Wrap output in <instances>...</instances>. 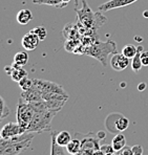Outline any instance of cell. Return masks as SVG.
<instances>
[{
    "label": "cell",
    "instance_id": "15",
    "mask_svg": "<svg viewBox=\"0 0 148 155\" xmlns=\"http://www.w3.org/2000/svg\"><path fill=\"white\" fill-rule=\"evenodd\" d=\"M39 42H40V39L34 33H32V31H29L27 34H25L21 39L22 46L27 51H34V49L37 48V46L39 45Z\"/></svg>",
    "mask_w": 148,
    "mask_h": 155
},
{
    "label": "cell",
    "instance_id": "13",
    "mask_svg": "<svg viewBox=\"0 0 148 155\" xmlns=\"http://www.w3.org/2000/svg\"><path fill=\"white\" fill-rule=\"evenodd\" d=\"M20 99L27 102V103H34V102L42 101L43 97H42V92L35 85H33L32 88L22 91Z\"/></svg>",
    "mask_w": 148,
    "mask_h": 155
},
{
    "label": "cell",
    "instance_id": "8",
    "mask_svg": "<svg viewBox=\"0 0 148 155\" xmlns=\"http://www.w3.org/2000/svg\"><path fill=\"white\" fill-rule=\"evenodd\" d=\"M43 100L46 103V106L49 110L53 111H60L62 109V107L64 106L66 101L68 100V94H61V93H47L43 92L42 93Z\"/></svg>",
    "mask_w": 148,
    "mask_h": 155
},
{
    "label": "cell",
    "instance_id": "23",
    "mask_svg": "<svg viewBox=\"0 0 148 155\" xmlns=\"http://www.w3.org/2000/svg\"><path fill=\"white\" fill-rule=\"evenodd\" d=\"M29 62V54L26 51H18L14 56V63L20 66H24Z\"/></svg>",
    "mask_w": 148,
    "mask_h": 155
},
{
    "label": "cell",
    "instance_id": "20",
    "mask_svg": "<svg viewBox=\"0 0 148 155\" xmlns=\"http://www.w3.org/2000/svg\"><path fill=\"white\" fill-rule=\"evenodd\" d=\"M143 51H144V48H143L142 45L138 46V51H136V56L131 59V68H133V70L135 72L140 71L141 68H142V66H143L142 60H141V54H142Z\"/></svg>",
    "mask_w": 148,
    "mask_h": 155
},
{
    "label": "cell",
    "instance_id": "36",
    "mask_svg": "<svg viewBox=\"0 0 148 155\" xmlns=\"http://www.w3.org/2000/svg\"><path fill=\"white\" fill-rule=\"evenodd\" d=\"M121 86L122 87H125V83H121Z\"/></svg>",
    "mask_w": 148,
    "mask_h": 155
},
{
    "label": "cell",
    "instance_id": "30",
    "mask_svg": "<svg viewBox=\"0 0 148 155\" xmlns=\"http://www.w3.org/2000/svg\"><path fill=\"white\" fill-rule=\"evenodd\" d=\"M97 136H98V138H99L100 140H104V138L106 137V132H104V131H99V132L97 133Z\"/></svg>",
    "mask_w": 148,
    "mask_h": 155
},
{
    "label": "cell",
    "instance_id": "9",
    "mask_svg": "<svg viewBox=\"0 0 148 155\" xmlns=\"http://www.w3.org/2000/svg\"><path fill=\"white\" fill-rule=\"evenodd\" d=\"M34 85L39 89L41 92H47V93H61V94H67V92L63 89L62 86L59 84L54 83L51 81H45V80L40 79H34Z\"/></svg>",
    "mask_w": 148,
    "mask_h": 155
},
{
    "label": "cell",
    "instance_id": "17",
    "mask_svg": "<svg viewBox=\"0 0 148 155\" xmlns=\"http://www.w3.org/2000/svg\"><path fill=\"white\" fill-rule=\"evenodd\" d=\"M33 20V14L29 10H20L17 14V22L21 25L29 24Z\"/></svg>",
    "mask_w": 148,
    "mask_h": 155
},
{
    "label": "cell",
    "instance_id": "38",
    "mask_svg": "<svg viewBox=\"0 0 148 155\" xmlns=\"http://www.w3.org/2000/svg\"><path fill=\"white\" fill-rule=\"evenodd\" d=\"M0 138H1V135H0Z\"/></svg>",
    "mask_w": 148,
    "mask_h": 155
},
{
    "label": "cell",
    "instance_id": "29",
    "mask_svg": "<svg viewBox=\"0 0 148 155\" xmlns=\"http://www.w3.org/2000/svg\"><path fill=\"white\" fill-rule=\"evenodd\" d=\"M141 60H142L143 66H148V51H142L141 54Z\"/></svg>",
    "mask_w": 148,
    "mask_h": 155
},
{
    "label": "cell",
    "instance_id": "6",
    "mask_svg": "<svg viewBox=\"0 0 148 155\" xmlns=\"http://www.w3.org/2000/svg\"><path fill=\"white\" fill-rule=\"evenodd\" d=\"M34 115V109L32 105L23 100L19 99V103L17 107V123L22 127V129L26 132V129L31 123Z\"/></svg>",
    "mask_w": 148,
    "mask_h": 155
},
{
    "label": "cell",
    "instance_id": "18",
    "mask_svg": "<svg viewBox=\"0 0 148 155\" xmlns=\"http://www.w3.org/2000/svg\"><path fill=\"white\" fill-rule=\"evenodd\" d=\"M72 140V135H70L69 132H67V131L57 132L56 131V142L59 146H61V147L65 148L68 143H70Z\"/></svg>",
    "mask_w": 148,
    "mask_h": 155
},
{
    "label": "cell",
    "instance_id": "27",
    "mask_svg": "<svg viewBox=\"0 0 148 155\" xmlns=\"http://www.w3.org/2000/svg\"><path fill=\"white\" fill-rule=\"evenodd\" d=\"M115 155H133V151H131L130 147H127V146H125L122 150L116 152Z\"/></svg>",
    "mask_w": 148,
    "mask_h": 155
},
{
    "label": "cell",
    "instance_id": "31",
    "mask_svg": "<svg viewBox=\"0 0 148 155\" xmlns=\"http://www.w3.org/2000/svg\"><path fill=\"white\" fill-rule=\"evenodd\" d=\"M8 114V110H2V109H0V120L5 117Z\"/></svg>",
    "mask_w": 148,
    "mask_h": 155
},
{
    "label": "cell",
    "instance_id": "32",
    "mask_svg": "<svg viewBox=\"0 0 148 155\" xmlns=\"http://www.w3.org/2000/svg\"><path fill=\"white\" fill-rule=\"evenodd\" d=\"M146 89V84L143 82V83H140L138 85V90H140V91H143V90H145Z\"/></svg>",
    "mask_w": 148,
    "mask_h": 155
},
{
    "label": "cell",
    "instance_id": "24",
    "mask_svg": "<svg viewBox=\"0 0 148 155\" xmlns=\"http://www.w3.org/2000/svg\"><path fill=\"white\" fill-rule=\"evenodd\" d=\"M136 51H138V47L135 46L133 44H128V45H126V46L123 47L121 52L124 54V56H126L127 58L133 59V57L136 56Z\"/></svg>",
    "mask_w": 148,
    "mask_h": 155
},
{
    "label": "cell",
    "instance_id": "3",
    "mask_svg": "<svg viewBox=\"0 0 148 155\" xmlns=\"http://www.w3.org/2000/svg\"><path fill=\"white\" fill-rule=\"evenodd\" d=\"M110 54H117V45L115 41L111 39H109L106 42H101L97 40L92 45L86 47L85 52H84V54H88L97 59L103 66H106L107 58Z\"/></svg>",
    "mask_w": 148,
    "mask_h": 155
},
{
    "label": "cell",
    "instance_id": "19",
    "mask_svg": "<svg viewBox=\"0 0 148 155\" xmlns=\"http://www.w3.org/2000/svg\"><path fill=\"white\" fill-rule=\"evenodd\" d=\"M111 146H113V150L116 152L122 150L126 146V138H125L124 134L123 133L115 134V136L113 138V142H111Z\"/></svg>",
    "mask_w": 148,
    "mask_h": 155
},
{
    "label": "cell",
    "instance_id": "28",
    "mask_svg": "<svg viewBox=\"0 0 148 155\" xmlns=\"http://www.w3.org/2000/svg\"><path fill=\"white\" fill-rule=\"evenodd\" d=\"M133 155H143V148L141 145H135L131 147Z\"/></svg>",
    "mask_w": 148,
    "mask_h": 155
},
{
    "label": "cell",
    "instance_id": "22",
    "mask_svg": "<svg viewBox=\"0 0 148 155\" xmlns=\"http://www.w3.org/2000/svg\"><path fill=\"white\" fill-rule=\"evenodd\" d=\"M34 4H45V5H51L55 6V8H64L68 3L64 1V0H33Z\"/></svg>",
    "mask_w": 148,
    "mask_h": 155
},
{
    "label": "cell",
    "instance_id": "12",
    "mask_svg": "<svg viewBox=\"0 0 148 155\" xmlns=\"http://www.w3.org/2000/svg\"><path fill=\"white\" fill-rule=\"evenodd\" d=\"M138 0H109V1L105 2V3L101 4V5L98 8V10L100 12H108L111 10H116V8H124L129 4L135 3Z\"/></svg>",
    "mask_w": 148,
    "mask_h": 155
},
{
    "label": "cell",
    "instance_id": "37",
    "mask_svg": "<svg viewBox=\"0 0 148 155\" xmlns=\"http://www.w3.org/2000/svg\"><path fill=\"white\" fill-rule=\"evenodd\" d=\"M75 1H76V4L78 3V0H75Z\"/></svg>",
    "mask_w": 148,
    "mask_h": 155
},
{
    "label": "cell",
    "instance_id": "34",
    "mask_svg": "<svg viewBox=\"0 0 148 155\" xmlns=\"http://www.w3.org/2000/svg\"><path fill=\"white\" fill-rule=\"evenodd\" d=\"M144 17L148 18V12H145V13H144Z\"/></svg>",
    "mask_w": 148,
    "mask_h": 155
},
{
    "label": "cell",
    "instance_id": "5",
    "mask_svg": "<svg viewBox=\"0 0 148 155\" xmlns=\"http://www.w3.org/2000/svg\"><path fill=\"white\" fill-rule=\"evenodd\" d=\"M105 127L110 133H122L129 127V120L121 113H110L105 118Z\"/></svg>",
    "mask_w": 148,
    "mask_h": 155
},
{
    "label": "cell",
    "instance_id": "33",
    "mask_svg": "<svg viewBox=\"0 0 148 155\" xmlns=\"http://www.w3.org/2000/svg\"><path fill=\"white\" fill-rule=\"evenodd\" d=\"M92 155H104V153L101 151V149H100V150H97V151H95L94 153H92Z\"/></svg>",
    "mask_w": 148,
    "mask_h": 155
},
{
    "label": "cell",
    "instance_id": "4",
    "mask_svg": "<svg viewBox=\"0 0 148 155\" xmlns=\"http://www.w3.org/2000/svg\"><path fill=\"white\" fill-rule=\"evenodd\" d=\"M56 111L49 110V109H43V110H34V115L29 123L26 132L32 133H42L45 131L52 130V120L56 115Z\"/></svg>",
    "mask_w": 148,
    "mask_h": 155
},
{
    "label": "cell",
    "instance_id": "10",
    "mask_svg": "<svg viewBox=\"0 0 148 155\" xmlns=\"http://www.w3.org/2000/svg\"><path fill=\"white\" fill-rule=\"evenodd\" d=\"M23 133H25V131L22 129V127L18 123H8L2 127L0 135L3 138H13Z\"/></svg>",
    "mask_w": 148,
    "mask_h": 155
},
{
    "label": "cell",
    "instance_id": "14",
    "mask_svg": "<svg viewBox=\"0 0 148 155\" xmlns=\"http://www.w3.org/2000/svg\"><path fill=\"white\" fill-rule=\"evenodd\" d=\"M5 72L15 82H20L23 78L27 77V72L23 69V66L17 65L15 63L12 66H6Z\"/></svg>",
    "mask_w": 148,
    "mask_h": 155
},
{
    "label": "cell",
    "instance_id": "11",
    "mask_svg": "<svg viewBox=\"0 0 148 155\" xmlns=\"http://www.w3.org/2000/svg\"><path fill=\"white\" fill-rule=\"evenodd\" d=\"M129 65V58L122 54H113L110 59V66L113 70L116 71H122V70L126 69Z\"/></svg>",
    "mask_w": 148,
    "mask_h": 155
},
{
    "label": "cell",
    "instance_id": "16",
    "mask_svg": "<svg viewBox=\"0 0 148 155\" xmlns=\"http://www.w3.org/2000/svg\"><path fill=\"white\" fill-rule=\"evenodd\" d=\"M51 140V155H70L66 151V148L59 146L56 142V131L52 132Z\"/></svg>",
    "mask_w": 148,
    "mask_h": 155
},
{
    "label": "cell",
    "instance_id": "7",
    "mask_svg": "<svg viewBox=\"0 0 148 155\" xmlns=\"http://www.w3.org/2000/svg\"><path fill=\"white\" fill-rule=\"evenodd\" d=\"M77 137L80 138L81 143H82V150L81 151L83 152L85 155H92L95 151L97 150H100V140L98 138L97 133H88L86 135H83V134H76Z\"/></svg>",
    "mask_w": 148,
    "mask_h": 155
},
{
    "label": "cell",
    "instance_id": "25",
    "mask_svg": "<svg viewBox=\"0 0 148 155\" xmlns=\"http://www.w3.org/2000/svg\"><path fill=\"white\" fill-rule=\"evenodd\" d=\"M32 33H34L38 38L40 39V41H43L45 40L47 36V31L44 26H38V27H35V28L32 29Z\"/></svg>",
    "mask_w": 148,
    "mask_h": 155
},
{
    "label": "cell",
    "instance_id": "35",
    "mask_svg": "<svg viewBox=\"0 0 148 155\" xmlns=\"http://www.w3.org/2000/svg\"><path fill=\"white\" fill-rule=\"evenodd\" d=\"M76 155H85V154H84V153H83V152H82V151H81V152H79V153H78V154H76Z\"/></svg>",
    "mask_w": 148,
    "mask_h": 155
},
{
    "label": "cell",
    "instance_id": "2",
    "mask_svg": "<svg viewBox=\"0 0 148 155\" xmlns=\"http://www.w3.org/2000/svg\"><path fill=\"white\" fill-rule=\"evenodd\" d=\"M76 13L78 16L79 23H81L86 28L92 29V31H97L106 22V18L102 15L101 12L100 11L96 13L92 12L85 0H82L81 8H76Z\"/></svg>",
    "mask_w": 148,
    "mask_h": 155
},
{
    "label": "cell",
    "instance_id": "21",
    "mask_svg": "<svg viewBox=\"0 0 148 155\" xmlns=\"http://www.w3.org/2000/svg\"><path fill=\"white\" fill-rule=\"evenodd\" d=\"M65 148H66V151L68 152V154H70V155L78 154L82 150V143H81L80 138L76 137V138H74V140H72L70 143H68Z\"/></svg>",
    "mask_w": 148,
    "mask_h": 155
},
{
    "label": "cell",
    "instance_id": "26",
    "mask_svg": "<svg viewBox=\"0 0 148 155\" xmlns=\"http://www.w3.org/2000/svg\"><path fill=\"white\" fill-rule=\"evenodd\" d=\"M18 83H19V86H20V88L22 89V91L29 89V88H32V87H33V85H34L33 80L29 79V77L23 78V79H22L20 82H18Z\"/></svg>",
    "mask_w": 148,
    "mask_h": 155
},
{
    "label": "cell",
    "instance_id": "1",
    "mask_svg": "<svg viewBox=\"0 0 148 155\" xmlns=\"http://www.w3.org/2000/svg\"><path fill=\"white\" fill-rule=\"evenodd\" d=\"M34 135L32 132L18 135L13 138H0V155H19L31 146Z\"/></svg>",
    "mask_w": 148,
    "mask_h": 155
}]
</instances>
